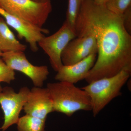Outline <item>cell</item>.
I'll use <instances>...</instances> for the list:
<instances>
[{"mask_svg": "<svg viewBox=\"0 0 131 131\" xmlns=\"http://www.w3.org/2000/svg\"><path fill=\"white\" fill-rule=\"evenodd\" d=\"M30 91L27 87L21 88L18 93L11 87L3 88L0 92V106L4 114V122L1 128L2 131L17 124Z\"/></svg>", "mask_w": 131, "mask_h": 131, "instance_id": "obj_6", "label": "cell"}, {"mask_svg": "<svg viewBox=\"0 0 131 131\" xmlns=\"http://www.w3.org/2000/svg\"><path fill=\"white\" fill-rule=\"evenodd\" d=\"M131 74L123 70L113 76L99 79L81 88L89 96L94 117L114 98L121 95V89Z\"/></svg>", "mask_w": 131, "mask_h": 131, "instance_id": "obj_3", "label": "cell"}, {"mask_svg": "<svg viewBox=\"0 0 131 131\" xmlns=\"http://www.w3.org/2000/svg\"><path fill=\"white\" fill-rule=\"evenodd\" d=\"M0 15L5 19L8 25L16 30L19 38L25 39L34 52H36L38 50V43L45 37L44 34H47L49 32L47 29L9 14L1 8Z\"/></svg>", "mask_w": 131, "mask_h": 131, "instance_id": "obj_8", "label": "cell"}, {"mask_svg": "<svg viewBox=\"0 0 131 131\" xmlns=\"http://www.w3.org/2000/svg\"><path fill=\"white\" fill-rule=\"evenodd\" d=\"M97 54H93L72 65H63L57 71L55 80L74 84L85 80L90 70L95 63Z\"/></svg>", "mask_w": 131, "mask_h": 131, "instance_id": "obj_11", "label": "cell"}, {"mask_svg": "<svg viewBox=\"0 0 131 131\" xmlns=\"http://www.w3.org/2000/svg\"><path fill=\"white\" fill-rule=\"evenodd\" d=\"M2 87L1 85V83H0V92H1V91H2Z\"/></svg>", "mask_w": 131, "mask_h": 131, "instance_id": "obj_20", "label": "cell"}, {"mask_svg": "<svg viewBox=\"0 0 131 131\" xmlns=\"http://www.w3.org/2000/svg\"><path fill=\"white\" fill-rule=\"evenodd\" d=\"M75 30L77 37L92 35L97 43L96 61L85 79L88 83L123 70L131 73V34L125 28L123 14L93 0H83Z\"/></svg>", "mask_w": 131, "mask_h": 131, "instance_id": "obj_1", "label": "cell"}, {"mask_svg": "<svg viewBox=\"0 0 131 131\" xmlns=\"http://www.w3.org/2000/svg\"><path fill=\"white\" fill-rule=\"evenodd\" d=\"M53 104V112L71 117L80 110L91 111L87 93L74 84L65 82L50 83L47 85Z\"/></svg>", "mask_w": 131, "mask_h": 131, "instance_id": "obj_2", "label": "cell"}, {"mask_svg": "<svg viewBox=\"0 0 131 131\" xmlns=\"http://www.w3.org/2000/svg\"><path fill=\"white\" fill-rule=\"evenodd\" d=\"M14 71L9 68L0 57V83L2 82L10 83L15 79Z\"/></svg>", "mask_w": 131, "mask_h": 131, "instance_id": "obj_16", "label": "cell"}, {"mask_svg": "<svg viewBox=\"0 0 131 131\" xmlns=\"http://www.w3.org/2000/svg\"><path fill=\"white\" fill-rule=\"evenodd\" d=\"M31 1L37 3H44L50 1L51 0H31Z\"/></svg>", "mask_w": 131, "mask_h": 131, "instance_id": "obj_19", "label": "cell"}, {"mask_svg": "<svg viewBox=\"0 0 131 131\" xmlns=\"http://www.w3.org/2000/svg\"><path fill=\"white\" fill-rule=\"evenodd\" d=\"M77 37L75 31L65 21L61 28L51 35L42 38L38 43L49 57L52 67L57 71L63 64L61 55L68 43Z\"/></svg>", "mask_w": 131, "mask_h": 131, "instance_id": "obj_5", "label": "cell"}, {"mask_svg": "<svg viewBox=\"0 0 131 131\" xmlns=\"http://www.w3.org/2000/svg\"><path fill=\"white\" fill-rule=\"evenodd\" d=\"M26 46L16 39L3 18L0 17V51L3 53L25 51Z\"/></svg>", "mask_w": 131, "mask_h": 131, "instance_id": "obj_12", "label": "cell"}, {"mask_svg": "<svg viewBox=\"0 0 131 131\" xmlns=\"http://www.w3.org/2000/svg\"><path fill=\"white\" fill-rule=\"evenodd\" d=\"M123 15L125 28L127 32L131 34V6L124 12Z\"/></svg>", "mask_w": 131, "mask_h": 131, "instance_id": "obj_17", "label": "cell"}, {"mask_svg": "<svg viewBox=\"0 0 131 131\" xmlns=\"http://www.w3.org/2000/svg\"><path fill=\"white\" fill-rule=\"evenodd\" d=\"M83 0H69L65 21L75 30L76 21L80 13Z\"/></svg>", "mask_w": 131, "mask_h": 131, "instance_id": "obj_14", "label": "cell"}, {"mask_svg": "<svg viewBox=\"0 0 131 131\" xmlns=\"http://www.w3.org/2000/svg\"><path fill=\"white\" fill-rule=\"evenodd\" d=\"M46 121L26 114L19 118L18 131H46Z\"/></svg>", "mask_w": 131, "mask_h": 131, "instance_id": "obj_13", "label": "cell"}, {"mask_svg": "<svg viewBox=\"0 0 131 131\" xmlns=\"http://www.w3.org/2000/svg\"><path fill=\"white\" fill-rule=\"evenodd\" d=\"M3 54V52H2L1 51H0V57H1L2 56V54Z\"/></svg>", "mask_w": 131, "mask_h": 131, "instance_id": "obj_21", "label": "cell"}, {"mask_svg": "<svg viewBox=\"0 0 131 131\" xmlns=\"http://www.w3.org/2000/svg\"><path fill=\"white\" fill-rule=\"evenodd\" d=\"M131 6V0H107L105 6L111 12L122 15Z\"/></svg>", "mask_w": 131, "mask_h": 131, "instance_id": "obj_15", "label": "cell"}, {"mask_svg": "<svg viewBox=\"0 0 131 131\" xmlns=\"http://www.w3.org/2000/svg\"><path fill=\"white\" fill-rule=\"evenodd\" d=\"M23 110L26 114L46 120L48 115L54 112L51 97L47 88H32Z\"/></svg>", "mask_w": 131, "mask_h": 131, "instance_id": "obj_10", "label": "cell"}, {"mask_svg": "<svg viewBox=\"0 0 131 131\" xmlns=\"http://www.w3.org/2000/svg\"><path fill=\"white\" fill-rule=\"evenodd\" d=\"M2 58L14 70L23 73L31 80L35 87H42L49 74L46 66H36L30 62L24 51L3 53Z\"/></svg>", "mask_w": 131, "mask_h": 131, "instance_id": "obj_7", "label": "cell"}, {"mask_svg": "<svg viewBox=\"0 0 131 131\" xmlns=\"http://www.w3.org/2000/svg\"><path fill=\"white\" fill-rule=\"evenodd\" d=\"M93 1L97 5L105 6L107 0H93Z\"/></svg>", "mask_w": 131, "mask_h": 131, "instance_id": "obj_18", "label": "cell"}, {"mask_svg": "<svg viewBox=\"0 0 131 131\" xmlns=\"http://www.w3.org/2000/svg\"><path fill=\"white\" fill-rule=\"evenodd\" d=\"M97 53L98 47L93 36L77 37L69 42L63 51L61 61L64 65H72Z\"/></svg>", "mask_w": 131, "mask_h": 131, "instance_id": "obj_9", "label": "cell"}, {"mask_svg": "<svg viewBox=\"0 0 131 131\" xmlns=\"http://www.w3.org/2000/svg\"><path fill=\"white\" fill-rule=\"evenodd\" d=\"M0 8L42 27L52 10L51 2L37 3L31 0H0Z\"/></svg>", "mask_w": 131, "mask_h": 131, "instance_id": "obj_4", "label": "cell"}]
</instances>
